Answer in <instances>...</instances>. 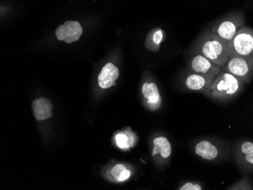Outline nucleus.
Returning a JSON list of instances; mask_svg holds the SVG:
<instances>
[{"mask_svg": "<svg viewBox=\"0 0 253 190\" xmlns=\"http://www.w3.org/2000/svg\"><path fill=\"white\" fill-rule=\"evenodd\" d=\"M192 52L201 54L213 65L222 69L229 59L228 42L209 30L194 42Z\"/></svg>", "mask_w": 253, "mask_h": 190, "instance_id": "1", "label": "nucleus"}, {"mask_svg": "<svg viewBox=\"0 0 253 190\" xmlns=\"http://www.w3.org/2000/svg\"><path fill=\"white\" fill-rule=\"evenodd\" d=\"M247 84L242 79L221 71L211 82L204 94L215 101L227 102L238 96Z\"/></svg>", "mask_w": 253, "mask_h": 190, "instance_id": "2", "label": "nucleus"}, {"mask_svg": "<svg viewBox=\"0 0 253 190\" xmlns=\"http://www.w3.org/2000/svg\"><path fill=\"white\" fill-rule=\"evenodd\" d=\"M245 26V17L242 12L227 14L214 21L210 31L226 42L232 40L240 28Z\"/></svg>", "mask_w": 253, "mask_h": 190, "instance_id": "3", "label": "nucleus"}, {"mask_svg": "<svg viewBox=\"0 0 253 190\" xmlns=\"http://www.w3.org/2000/svg\"><path fill=\"white\" fill-rule=\"evenodd\" d=\"M229 58L253 55V29L244 26L228 42Z\"/></svg>", "mask_w": 253, "mask_h": 190, "instance_id": "4", "label": "nucleus"}, {"mask_svg": "<svg viewBox=\"0 0 253 190\" xmlns=\"http://www.w3.org/2000/svg\"><path fill=\"white\" fill-rule=\"evenodd\" d=\"M222 71L235 75L246 83H249L253 77V55L230 57Z\"/></svg>", "mask_w": 253, "mask_h": 190, "instance_id": "5", "label": "nucleus"}, {"mask_svg": "<svg viewBox=\"0 0 253 190\" xmlns=\"http://www.w3.org/2000/svg\"><path fill=\"white\" fill-rule=\"evenodd\" d=\"M189 72L200 74L214 80V78L222 71L221 68L213 65L208 59L201 54L193 53L189 60Z\"/></svg>", "mask_w": 253, "mask_h": 190, "instance_id": "6", "label": "nucleus"}, {"mask_svg": "<svg viewBox=\"0 0 253 190\" xmlns=\"http://www.w3.org/2000/svg\"><path fill=\"white\" fill-rule=\"evenodd\" d=\"M236 162L241 169L251 172L253 171V143L243 141L238 143L234 152Z\"/></svg>", "mask_w": 253, "mask_h": 190, "instance_id": "7", "label": "nucleus"}, {"mask_svg": "<svg viewBox=\"0 0 253 190\" xmlns=\"http://www.w3.org/2000/svg\"><path fill=\"white\" fill-rule=\"evenodd\" d=\"M83 33L81 24L76 21H68L60 25L55 31L57 39L65 41L66 43L76 42Z\"/></svg>", "mask_w": 253, "mask_h": 190, "instance_id": "8", "label": "nucleus"}, {"mask_svg": "<svg viewBox=\"0 0 253 190\" xmlns=\"http://www.w3.org/2000/svg\"><path fill=\"white\" fill-rule=\"evenodd\" d=\"M212 80L208 76L189 72L184 78V85L190 91L204 93L206 89L210 87Z\"/></svg>", "mask_w": 253, "mask_h": 190, "instance_id": "9", "label": "nucleus"}, {"mask_svg": "<svg viewBox=\"0 0 253 190\" xmlns=\"http://www.w3.org/2000/svg\"><path fill=\"white\" fill-rule=\"evenodd\" d=\"M142 94L146 100V104L152 110H156L162 105L160 93L155 83L145 82L142 86Z\"/></svg>", "mask_w": 253, "mask_h": 190, "instance_id": "10", "label": "nucleus"}, {"mask_svg": "<svg viewBox=\"0 0 253 190\" xmlns=\"http://www.w3.org/2000/svg\"><path fill=\"white\" fill-rule=\"evenodd\" d=\"M119 76V70L114 64H106L98 76L99 86L102 89H108L116 84V80Z\"/></svg>", "mask_w": 253, "mask_h": 190, "instance_id": "11", "label": "nucleus"}, {"mask_svg": "<svg viewBox=\"0 0 253 190\" xmlns=\"http://www.w3.org/2000/svg\"><path fill=\"white\" fill-rule=\"evenodd\" d=\"M195 153L207 161H213L219 157L220 150L217 145L209 140H201L194 148Z\"/></svg>", "mask_w": 253, "mask_h": 190, "instance_id": "12", "label": "nucleus"}, {"mask_svg": "<svg viewBox=\"0 0 253 190\" xmlns=\"http://www.w3.org/2000/svg\"><path fill=\"white\" fill-rule=\"evenodd\" d=\"M33 112L35 119L38 120H47L52 116V106L49 99L39 98L35 99L32 104Z\"/></svg>", "mask_w": 253, "mask_h": 190, "instance_id": "13", "label": "nucleus"}, {"mask_svg": "<svg viewBox=\"0 0 253 190\" xmlns=\"http://www.w3.org/2000/svg\"><path fill=\"white\" fill-rule=\"evenodd\" d=\"M171 154V146L170 142L165 137H158L153 140L152 155L154 158L160 157V159H168Z\"/></svg>", "mask_w": 253, "mask_h": 190, "instance_id": "14", "label": "nucleus"}, {"mask_svg": "<svg viewBox=\"0 0 253 190\" xmlns=\"http://www.w3.org/2000/svg\"><path fill=\"white\" fill-rule=\"evenodd\" d=\"M166 39V33L163 29L155 28L149 31L146 39L145 46L150 52H157L160 48V44Z\"/></svg>", "mask_w": 253, "mask_h": 190, "instance_id": "15", "label": "nucleus"}, {"mask_svg": "<svg viewBox=\"0 0 253 190\" xmlns=\"http://www.w3.org/2000/svg\"><path fill=\"white\" fill-rule=\"evenodd\" d=\"M137 142V137L136 134L130 130L126 129L125 131L120 132L116 134V143L119 149L127 150L133 148Z\"/></svg>", "mask_w": 253, "mask_h": 190, "instance_id": "16", "label": "nucleus"}, {"mask_svg": "<svg viewBox=\"0 0 253 190\" xmlns=\"http://www.w3.org/2000/svg\"><path fill=\"white\" fill-rule=\"evenodd\" d=\"M111 175L116 182H125L131 177L132 171L125 164H117L112 167Z\"/></svg>", "mask_w": 253, "mask_h": 190, "instance_id": "17", "label": "nucleus"}, {"mask_svg": "<svg viewBox=\"0 0 253 190\" xmlns=\"http://www.w3.org/2000/svg\"><path fill=\"white\" fill-rule=\"evenodd\" d=\"M227 190H253V186L250 179L244 177L241 181L228 187Z\"/></svg>", "mask_w": 253, "mask_h": 190, "instance_id": "18", "label": "nucleus"}, {"mask_svg": "<svg viewBox=\"0 0 253 190\" xmlns=\"http://www.w3.org/2000/svg\"><path fill=\"white\" fill-rule=\"evenodd\" d=\"M178 190H203V186L194 181H187L185 184L180 186Z\"/></svg>", "mask_w": 253, "mask_h": 190, "instance_id": "19", "label": "nucleus"}]
</instances>
